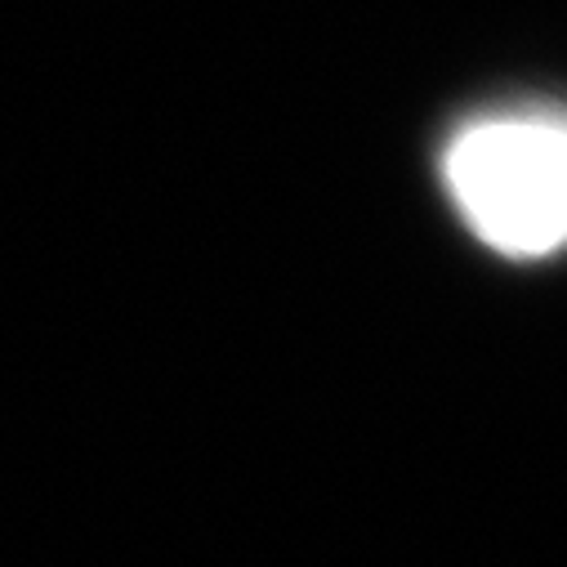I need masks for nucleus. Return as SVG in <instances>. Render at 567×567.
<instances>
[{
	"mask_svg": "<svg viewBox=\"0 0 567 567\" xmlns=\"http://www.w3.org/2000/svg\"><path fill=\"white\" fill-rule=\"evenodd\" d=\"M461 224L505 259L567 250V103H509L461 121L439 153Z\"/></svg>",
	"mask_w": 567,
	"mask_h": 567,
	"instance_id": "1",
	"label": "nucleus"
}]
</instances>
